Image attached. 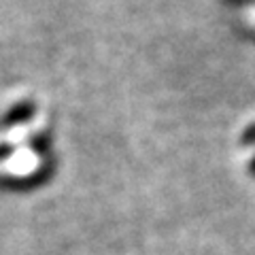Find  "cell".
<instances>
[{"mask_svg":"<svg viewBox=\"0 0 255 255\" xmlns=\"http://www.w3.org/2000/svg\"><path fill=\"white\" fill-rule=\"evenodd\" d=\"M243 142H245V145H255V124L249 126V128L245 130V134H243Z\"/></svg>","mask_w":255,"mask_h":255,"instance_id":"7a4b0ae2","label":"cell"},{"mask_svg":"<svg viewBox=\"0 0 255 255\" xmlns=\"http://www.w3.org/2000/svg\"><path fill=\"white\" fill-rule=\"evenodd\" d=\"M34 113V105H30V102H23V105L15 107L9 115L4 117V122H0V128H9V126H15L17 122H23L26 117H30Z\"/></svg>","mask_w":255,"mask_h":255,"instance_id":"6da1fadb","label":"cell"},{"mask_svg":"<svg viewBox=\"0 0 255 255\" xmlns=\"http://www.w3.org/2000/svg\"><path fill=\"white\" fill-rule=\"evenodd\" d=\"M249 170H251V174H253V177H255V157L251 159V164H249Z\"/></svg>","mask_w":255,"mask_h":255,"instance_id":"3957f363","label":"cell"}]
</instances>
